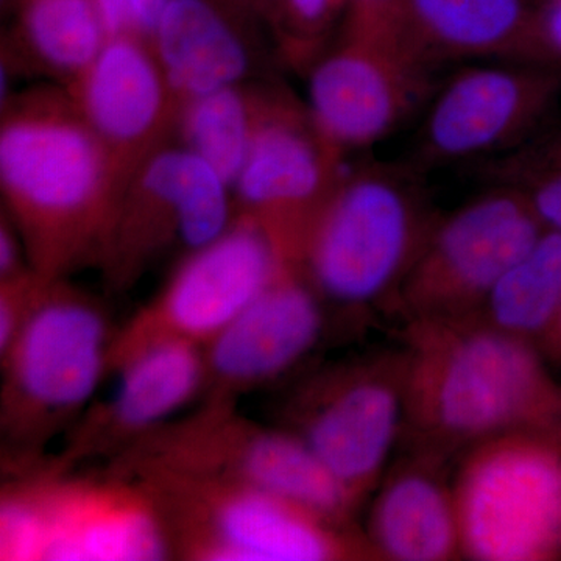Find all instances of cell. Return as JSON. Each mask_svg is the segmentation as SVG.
I'll return each mask as SVG.
<instances>
[{
    "label": "cell",
    "instance_id": "2",
    "mask_svg": "<svg viewBox=\"0 0 561 561\" xmlns=\"http://www.w3.org/2000/svg\"><path fill=\"white\" fill-rule=\"evenodd\" d=\"M0 184L28 267L49 283L102 256L128 187L70 95L57 92L7 105Z\"/></svg>",
    "mask_w": 561,
    "mask_h": 561
},
{
    "label": "cell",
    "instance_id": "14",
    "mask_svg": "<svg viewBox=\"0 0 561 561\" xmlns=\"http://www.w3.org/2000/svg\"><path fill=\"white\" fill-rule=\"evenodd\" d=\"M230 183L187 147L153 151L135 173L117 210L111 243L127 264L142 267L169 239L190 251L225 234L236 220Z\"/></svg>",
    "mask_w": 561,
    "mask_h": 561
},
{
    "label": "cell",
    "instance_id": "15",
    "mask_svg": "<svg viewBox=\"0 0 561 561\" xmlns=\"http://www.w3.org/2000/svg\"><path fill=\"white\" fill-rule=\"evenodd\" d=\"M320 295L300 268L286 265L249 308L203 348L205 387L214 404L286 375L319 342Z\"/></svg>",
    "mask_w": 561,
    "mask_h": 561
},
{
    "label": "cell",
    "instance_id": "6",
    "mask_svg": "<svg viewBox=\"0 0 561 561\" xmlns=\"http://www.w3.org/2000/svg\"><path fill=\"white\" fill-rule=\"evenodd\" d=\"M453 491L465 559L561 560V431H513L471 446Z\"/></svg>",
    "mask_w": 561,
    "mask_h": 561
},
{
    "label": "cell",
    "instance_id": "24",
    "mask_svg": "<svg viewBox=\"0 0 561 561\" xmlns=\"http://www.w3.org/2000/svg\"><path fill=\"white\" fill-rule=\"evenodd\" d=\"M485 180L516 192L545 230L561 232V130L540 131L486 161Z\"/></svg>",
    "mask_w": 561,
    "mask_h": 561
},
{
    "label": "cell",
    "instance_id": "18",
    "mask_svg": "<svg viewBox=\"0 0 561 561\" xmlns=\"http://www.w3.org/2000/svg\"><path fill=\"white\" fill-rule=\"evenodd\" d=\"M243 16L251 18L228 0H169L147 41L180 110L249 76Z\"/></svg>",
    "mask_w": 561,
    "mask_h": 561
},
{
    "label": "cell",
    "instance_id": "3",
    "mask_svg": "<svg viewBox=\"0 0 561 561\" xmlns=\"http://www.w3.org/2000/svg\"><path fill=\"white\" fill-rule=\"evenodd\" d=\"M420 172L383 162L345 172L302 251L301 272L321 300L360 309L397 297L437 221Z\"/></svg>",
    "mask_w": 561,
    "mask_h": 561
},
{
    "label": "cell",
    "instance_id": "5",
    "mask_svg": "<svg viewBox=\"0 0 561 561\" xmlns=\"http://www.w3.org/2000/svg\"><path fill=\"white\" fill-rule=\"evenodd\" d=\"M61 280H44L2 356V432L10 453L25 463L79 423L110 368L114 337L105 312Z\"/></svg>",
    "mask_w": 561,
    "mask_h": 561
},
{
    "label": "cell",
    "instance_id": "30",
    "mask_svg": "<svg viewBox=\"0 0 561 561\" xmlns=\"http://www.w3.org/2000/svg\"><path fill=\"white\" fill-rule=\"evenodd\" d=\"M537 345L546 359L561 360V309L551 328L545 332Z\"/></svg>",
    "mask_w": 561,
    "mask_h": 561
},
{
    "label": "cell",
    "instance_id": "13",
    "mask_svg": "<svg viewBox=\"0 0 561 561\" xmlns=\"http://www.w3.org/2000/svg\"><path fill=\"white\" fill-rule=\"evenodd\" d=\"M24 483L43 522V561H154L173 553L157 502L128 476L81 481L51 468Z\"/></svg>",
    "mask_w": 561,
    "mask_h": 561
},
{
    "label": "cell",
    "instance_id": "27",
    "mask_svg": "<svg viewBox=\"0 0 561 561\" xmlns=\"http://www.w3.org/2000/svg\"><path fill=\"white\" fill-rule=\"evenodd\" d=\"M402 0H348L342 32L348 35H401Z\"/></svg>",
    "mask_w": 561,
    "mask_h": 561
},
{
    "label": "cell",
    "instance_id": "9",
    "mask_svg": "<svg viewBox=\"0 0 561 561\" xmlns=\"http://www.w3.org/2000/svg\"><path fill=\"white\" fill-rule=\"evenodd\" d=\"M294 405V431L356 507L382 478L404 430L405 351H383L313 379Z\"/></svg>",
    "mask_w": 561,
    "mask_h": 561
},
{
    "label": "cell",
    "instance_id": "23",
    "mask_svg": "<svg viewBox=\"0 0 561 561\" xmlns=\"http://www.w3.org/2000/svg\"><path fill=\"white\" fill-rule=\"evenodd\" d=\"M257 117V92L241 87L213 91L181 106L183 146L209 162L231 190L249 154Z\"/></svg>",
    "mask_w": 561,
    "mask_h": 561
},
{
    "label": "cell",
    "instance_id": "16",
    "mask_svg": "<svg viewBox=\"0 0 561 561\" xmlns=\"http://www.w3.org/2000/svg\"><path fill=\"white\" fill-rule=\"evenodd\" d=\"M68 94L127 184L179 121L180 106L149 41L135 32L106 39Z\"/></svg>",
    "mask_w": 561,
    "mask_h": 561
},
{
    "label": "cell",
    "instance_id": "25",
    "mask_svg": "<svg viewBox=\"0 0 561 561\" xmlns=\"http://www.w3.org/2000/svg\"><path fill=\"white\" fill-rule=\"evenodd\" d=\"M348 0H279L271 22L280 57L291 68L309 70L330 47L331 33L343 22Z\"/></svg>",
    "mask_w": 561,
    "mask_h": 561
},
{
    "label": "cell",
    "instance_id": "4",
    "mask_svg": "<svg viewBox=\"0 0 561 561\" xmlns=\"http://www.w3.org/2000/svg\"><path fill=\"white\" fill-rule=\"evenodd\" d=\"M125 474L157 502L173 552L192 560H381L370 538L350 524L267 491L164 470Z\"/></svg>",
    "mask_w": 561,
    "mask_h": 561
},
{
    "label": "cell",
    "instance_id": "7",
    "mask_svg": "<svg viewBox=\"0 0 561 561\" xmlns=\"http://www.w3.org/2000/svg\"><path fill=\"white\" fill-rule=\"evenodd\" d=\"M343 158L306 103L286 91H257L253 138L231 190L236 217L254 221L280 260L300 268L309 232L345 175Z\"/></svg>",
    "mask_w": 561,
    "mask_h": 561
},
{
    "label": "cell",
    "instance_id": "19",
    "mask_svg": "<svg viewBox=\"0 0 561 561\" xmlns=\"http://www.w3.org/2000/svg\"><path fill=\"white\" fill-rule=\"evenodd\" d=\"M443 459L420 453L390 472L376 496L367 537L381 560L461 559L453 485L440 474Z\"/></svg>",
    "mask_w": 561,
    "mask_h": 561
},
{
    "label": "cell",
    "instance_id": "12",
    "mask_svg": "<svg viewBox=\"0 0 561 561\" xmlns=\"http://www.w3.org/2000/svg\"><path fill=\"white\" fill-rule=\"evenodd\" d=\"M561 95V73L523 61L479 65L435 90L421 127L416 168L486 161L541 131Z\"/></svg>",
    "mask_w": 561,
    "mask_h": 561
},
{
    "label": "cell",
    "instance_id": "31",
    "mask_svg": "<svg viewBox=\"0 0 561 561\" xmlns=\"http://www.w3.org/2000/svg\"><path fill=\"white\" fill-rule=\"evenodd\" d=\"M232 5L238 7L251 18H260L271 24L278 9L279 0H228Z\"/></svg>",
    "mask_w": 561,
    "mask_h": 561
},
{
    "label": "cell",
    "instance_id": "20",
    "mask_svg": "<svg viewBox=\"0 0 561 561\" xmlns=\"http://www.w3.org/2000/svg\"><path fill=\"white\" fill-rule=\"evenodd\" d=\"M526 0H402L401 35L434 68L449 61H523Z\"/></svg>",
    "mask_w": 561,
    "mask_h": 561
},
{
    "label": "cell",
    "instance_id": "22",
    "mask_svg": "<svg viewBox=\"0 0 561 561\" xmlns=\"http://www.w3.org/2000/svg\"><path fill=\"white\" fill-rule=\"evenodd\" d=\"M18 35L43 68L72 80L108 39L94 0H18Z\"/></svg>",
    "mask_w": 561,
    "mask_h": 561
},
{
    "label": "cell",
    "instance_id": "10",
    "mask_svg": "<svg viewBox=\"0 0 561 561\" xmlns=\"http://www.w3.org/2000/svg\"><path fill=\"white\" fill-rule=\"evenodd\" d=\"M286 265L261 227L236 217L219 239L191 251L164 290L114 337L110 368L131 351L162 339L205 348Z\"/></svg>",
    "mask_w": 561,
    "mask_h": 561
},
{
    "label": "cell",
    "instance_id": "29",
    "mask_svg": "<svg viewBox=\"0 0 561 561\" xmlns=\"http://www.w3.org/2000/svg\"><path fill=\"white\" fill-rule=\"evenodd\" d=\"M169 0H130L133 31L149 38Z\"/></svg>",
    "mask_w": 561,
    "mask_h": 561
},
{
    "label": "cell",
    "instance_id": "26",
    "mask_svg": "<svg viewBox=\"0 0 561 561\" xmlns=\"http://www.w3.org/2000/svg\"><path fill=\"white\" fill-rule=\"evenodd\" d=\"M523 62L561 73V0H542L531 11Z\"/></svg>",
    "mask_w": 561,
    "mask_h": 561
},
{
    "label": "cell",
    "instance_id": "11",
    "mask_svg": "<svg viewBox=\"0 0 561 561\" xmlns=\"http://www.w3.org/2000/svg\"><path fill=\"white\" fill-rule=\"evenodd\" d=\"M434 66L402 35H348L308 70L309 113L343 153L370 147L400 128L437 90Z\"/></svg>",
    "mask_w": 561,
    "mask_h": 561
},
{
    "label": "cell",
    "instance_id": "8",
    "mask_svg": "<svg viewBox=\"0 0 561 561\" xmlns=\"http://www.w3.org/2000/svg\"><path fill=\"white\" fill-rule=\"evenodd\" d=\"M545 228L516 192L491 186L437 219L397 298L413 319H454L482 308Z\"/></svg>",
    "mask_w": 561,
    "mask_h": 561
},
{
    "label": "cell",
    "instance_id": "1",
    "mask_svg": "<svg viewBox=\"0 0 561 561\" xmlns=\"http://www.w3.org/2000/svg\"><path fill=\"white\" fill-rule=\"evenodd\" d=\"M404 430L445 459L513 431H561V383L537 343L479 316L413 319L405 332Z\"/></svg>",
    "mask_w": 561,
    "mask_h": 561
},
{
    "label": "cell",
    "instance_id": "21",
    "mask_svg": "<svg viewBox=\"0 0 561 561\" xmlns=\"http://www.w3.org/2000/svg\"><path fill=\"white\" fill-rule=\"evenodd\" d=\"M561 309V232L546 230L491 289L479 316L486 323L538 343Z\"/></svg>",
    "mask_w": 561,
    "mask_h": 561
},
{
    "label": "cell",
    "instance_id": "17",
    "mask_svg": "<svg viewBox=\"0 0 561 561\" xmlns=\"http://www.w3.org/2000/svg\"><path fill=\"white\" fill-rule=\"evenodd\" d=\"M113 370L119 375L113 393L103 404L91 405L70 430L62 465L92 454L127 451L168 424L205 387L202 346L179 339L147 343L117 362Z\"/></svg>",
    "mask_w": 561,
    "mask_h": 561
},
{
    "label": "cell",
    "instance_id": "28",
    "mask_svg": "<svg viewBox=\"0 0 561 561\" xmlns=\"http://www.w3.org/2000/svg\"><path fill=\"white\" fill-rule=\"evenodd\" d=\"M94 3L108 38L135 32L131 24L130 0H94Z\"/></svg>",
    "mask_w": 561,
    "mask_h": 561
}]
</instances>
